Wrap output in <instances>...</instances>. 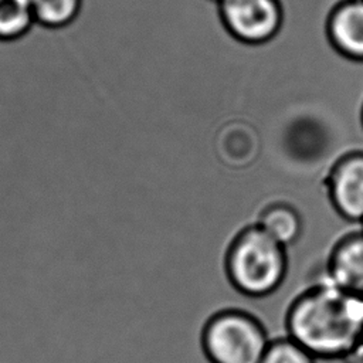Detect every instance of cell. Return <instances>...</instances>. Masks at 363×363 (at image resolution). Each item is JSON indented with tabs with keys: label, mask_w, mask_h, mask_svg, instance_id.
<instances>
[{
	"label": "cell",
	"mask_w": 363,
	"mask_h": 363,
	"mask_svg": "<svg viewBox=\"0 0 363 363\" xmlns=\"http://www.w3.org/2000/svg\"><path fill=\"white\" fill-rule=\"evenodd\" d=\"M362 231H363V221H362Z\"/></svg>",
	"instance_id": "5bb4252c"
},
{
	"label": "cell",
	"mask_w": 363,
	"mask_h": 363,
	"mask_svg": "<svg viewBox=\"0 0 363 363\" xmlns=\"http://www.w3.org/2000/svg\"><path fill=\"white\" fill-rule=\"evenodd\" d=\"M35 26L64 28L72 24L81 13L84 0H30Z\"/></svg>",
	"instance_id": "30bf717a"
},
{
	"label": "cell",
	"mask_w": 363,
	"mask_h": 363,
	"mask_svg": "<svg viewBox=\"0 0 363 363\" xmlns=\"http://www.w3.org/2000/svg\"><path fill=\"white\" fill-rule=\"evenodd\" d=\"M362 123H363V109H362Z\"/></svg>",
	"instance_id": "4fadbf2b"
},
{
	"label": "cell",
	"mask_w": 363,
	"mask_h": 363,
	"mask_svg": "<svg viewBox=\"0 0 363 363\" xmlns=\"http://www.w3.org/2000/svg\"><path fill=\"white\" fill-rule=\"evenodd\" d=\"M211 1H213V3H217V4H218V3L221 1V0H211Z\"/></svg>",
	"instance_id": "7c38bea8"
},
{
	"label": "cell",
	"mask_w": 363,
	"mask_h": 363,
	"mask_svg": "<svg viewBox=\"0 0 363 363\" xmlns=\"http://www.w3.org/2000/svg\"><path fill=\"white\" fill-rule=\"evenodd\" d=\"M286 332L315 357H343L363 340V295L342 291L325 275L294 301Z\"/></svg>",
	"instance_id": "6da1fadb"
},
{
	"label": "cell",
	"mask_w": 363,
	"mask_h": 363,
	"mask_svg": "<svg viewBox=\"0 0 363 363\" xmlns=\"http://www.w3.org/2000/svg\"><path fill=\"white\" fill-rule=\"evenodd\" d=\"M258 225L285 248L296 244L303 233V218L299 210L286 201H278L264 208Z\"/></svg>",
	"instance_id": "ba28073f"
},
{
	"label": "cell",
	"mask_w": 363,
	"mask_h": 363,
	"mask_svg": "<svg viewBox=\"0 0 363 363\" xmlns=\"http://www.w3.org/2000/svg\"><path fill=\"white\" fill-rule=\"evenodd\" d=\"M203 345L214 363H259L269 336L254 315L242 309H227L206 323Z\"/></svg>",
	"instance_id": "3957f363"
},
{
	"label": "cell",
	"mask_w": 363,
	"mask_h": 363,
	"mask_svg": "<svg viewBox=\"0 0 363 363\" xmlns=\"http://www.w3.org/2000/svg\"><path fill=\"white\" fill-rule=\"evenodd\" d=\"M218 14L225 30L245 44H265L282 30L285 0H221Z\"/></svg>",
	"instance_id": "277c9868"
},
{
	"label": "cell",
	"mask_w": 363,
	"mask_h": 363,
	"mask_svg": "<svg viewBox=\"0 0 363 363\" xmlns=\"http://www.w3.org/2000/svg\"><path fill=\"white\" fill-rule=\"evenodd\" d=\"M259 363H315V356L291 337L269 342Z\"/></svg>",
	"instance_id": "8fae6325"
},
{
	"label": "cell",
	"mask_w": 363,
	"mask_h": 363,
	"mask_svg": "<svg viewBox=\"0 0 363 363\" xmlns=\"http://www.w3.org/2000/svg\"><path fill=\"white\" fill-rule=\"evenodd\" d=\"M328 194L345 220L363 221V152H349L333 164L328 176Z\"/></svg>",
	"instance_id": "5b68a950"
},
{
	"label": "cell",
	"mask_w": 363,
	"mask_h": 363,
	"mask_svg": "<svg viewBox=\"0 0 363 363\" xmlns=\"http://www.w3.org/2000/svg\"><path fill=\"white\" fill-rule=\"evenodd\" d=\"M326 33L340 55L363 62V0H340L329 13Z\"/></svg>",
	"instance_id": "8992f818"
},
{
	"label": "cell",
	"mask_w": 363,
	"mask_h": 363,
	"mask_svg": "<svg viewBox=\"0 0 363 363\" xmlns=\"http://www.w3.org/2000/svg\"><path fill=\"white\" fill-rule=\"evenodd\" d=\"M288 250L258 224L242 230L227 254V274L237 291L264 298L274 294L288 275Z\"/></svg>",
	"instance_id": "7a4b0ae2"
},
{
	"label": "cell",
	"mask_w": 363,
	"mask_h": 363,
	"mask_svg": "<svg viewBox=\"0 0 363 363\" xmlns=\"http://www.w3.org/2000/svg\"><path fill=\"white\" fill-rule=\"evenodd\" d=\"M35 26L30 0H0V41H16Z\"/></svg>",
	"instance_id": "9c48e42d"
},
{
	"label": "cell",
	"mask_w": 363,
	"mask_h": 363,
	"mask_svg": "<svg viewBox=\"0 0 363 363\" xmlns=\"http://www.w3.org/2000/svg\"><path fill=\"white\" fill-rule=\"evenodd\" d=\"M326 278L345 292L363 295V231L337 241L328 259Z\"/></svg>",
	"instance_id": "52a82bcc"
}]
</instances>
